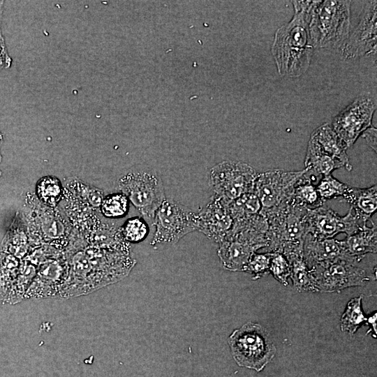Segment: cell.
<instances>
[{"mask_svg": "<svg viewBox=\"0 0 377 377\" xmlns=\"http://www.w3.org/2000/svg\"><path fill=\"white\" fill-rule=\"evenodd\" d=\"M316 2L294 1L293 20L276 33L272 53L281 75L300 76L309 67L313 50L309 23Z\"/></svg>", "mask_w": 377, "mask_h": 377, "instance_id": "1", "label": "cell"}, {"mask_svg": "<svg viewBox=\"0 0 377 377\" xmlns=\"http://www.w3.org/2000/svg\"><path fill=\"white\" fill-rule=\"evenodd\" d=\"M308 209L295 203L290 198L265 216L268 226L266 252L279 253L287 259L303 256Z\"/></svg>", "mask_w": 377, "mask_h": 377, "instance_id": "2", "label": "cell"}, {"mask_svg": "<svg viewBox=\"0 0 377 377\" xmlns=\"http://www.w3.org/2000/svg\"><path fill=\"white\" fill-rule=\"evenodd\" d=\"M350 3V1H317L309 23L313 46L334 47L347 38Z\"/></svg>", "mask_w": 377, "mask_h": 377, "instance_id": "3", "label": "cell"}, {"mask_svg": "<svg viewBox=\"0 0 377 377\" xmlns=\"http://www.w3.org/2000/svg\"><path fill=\"white\" fill-rule=\"evenodd\" d=\"M231 353L240 367L263 370L273 359L276 347L267 332L258 323L249 322L228 338Z\"/></svg>", "mask_w": 377, "mask_h": 377, "instance_id": "4", "label": "cell"}, {"mask_svg": "<svg viewBox=\"0 0 377 377\" xmlns=\"http://www.w3.org/2000/svg\"><path fill=\"white\" fill-rule=\"evenodd\" d=\"M267 222L262 219L245 226L219 243L218 256L223 267L244 272L252 255L267 246Z\"/></svg>", "mask_w": 377, "mask_h": 377, "instance_id": "5", "label": "cell"}, {"mask_svg": "<svg viewBox=\"0 0 377 377\" xmlns=\"http://www.w3.org/2000/svg\"><path fill=\"white\" fill-rule=\"evenodd\" d=\"M118 186L145 219H152L166 198L161 177L154 170H131L119 180Z\"/></svg>", "mask_w": 377, "mask_h": 377, "instance_id": "6", "label": "cell"}, {"mask_svg": "<svg viewBox=\"0 0 377 377\" xmlns=\"http://www.w3.org/2000/svg\"><path fill=\"white\" fill-rule=\"evenodd\" d=\"M360 261L355 258H339L313 265L309 272L317 291L333 293L364 285L371 276L358 265Z\"/></svg>", "mask_w": 377, "mask_h": 377, "instance_id": "7", "label": "cell"}, {"mask_svg": "<svg viewBox=\"0 0 377 377\" xmlns=\"http://www.w3.org/2000/svg\"><path fill=\"white\" fill-rule=\"evenodd\" d=\"M257 175L247 163L223 161L211 168L208 182L214 195L228 205L253 191Z\"/></svg>", "mask_w": 377, "mask_h": 377, "instance_id": "8", "label": "cell"}, {"mask_svg": "<svg viewBox=\"0 0 377 377\" xmlns=\"http://www.w3.org/2000/svg\"><path fill=\"white\" fill-rule=\"evenodd\" d=\"M151 245L175 244L186 235L198 230V214L172 199L165 198L156 210Z\"/></svg>", "mask_w": 377, "mask_h": 377, "instance_id": "9", "label": "cell"}, {"mask_svg": "<svg viewBox=\"0 0 377 377\" xmlns=\"http://www.w3.org/2000/svg\"><path fill=\"white\" fill-rule=\"evenodd\" d=\"M305 171L273 169L257 175L253 190L260 202L263 216L290 200L296 183Z\"/></svg>", "mask_w": 377, "mask_h": 377, "instance_id": "10", "label": "cell"}, {"mask_svg": "<svg viewBox=\"0 0 377 377\" xmlns=\"http://www.w3.org/2000/svg\"><path fill=\"white\" fill-rule=\"evenodd\" d=\"M305 222L306 234L319 239L334 238L340 232L350 235L367 223L351 207L347 214L341 216L334 210L324 205L309 209Z\"/></svg>", "mask_w": 377, "mask_h": 377, "instance_id": "11", "label": "cell"}, {"mask_svg": "<svg viewBox=\"0 0 377 377\" xmlns=\"http://www.w3.org/2000/svg\"><path fill=\"white\" fill-rule=\"evenodd\" d=\"M374 110L371 98L360 97L334 117L331 126L346 149L371 126Z\"/></svg>", "mask_w": 377, "mask_h": 377, "instance_id": "12", "label": "cell"}, {"mask_svg": "<svg viewBox=\"0 0 377 377\" xmlns=\"http://www.w3.org/2000/svg\"><path fill=\"white\" fill-rule=\"evenodd\" d=\"M376 1L366 5L359 24L341 47L342 57L354 59L376 51Z\"/></svg>", "mask_w": 377, "mask_h": 377, "instance_id": "13", "label": "cell"}, {"mask_svg": "<svg viewBox=\"0 0 377 377\" xmlns=\"http://www.w3.org/2000/svg\"><path fill=\"white\" fill-rule=\"evenodd\" d=\"M233 226L234 220L228 205L214 195L198 214L197 230L217 243H220L230 235Z\"/></svg>", "mask_w": 377, "mask_h": 377, "instance_id": "14", "label": "cell"}, {"mask_svg": "<svg viewBox=\"0 0 377 377\" xmlns=\"http://www.w3.org/2000/svg\"><path fill=\"white\" fill-rule=\"evenodd\" d=\"M65 268L58 261H50L39 269L28 288L25 298H44L59 295L60 289L67 277Z\"/></svg>", "mask_w": 377, "mask_h": 377, "instance_id": "15", "label": "cell"}, {"mask_svg": "<svg viewBox=\"0 0 377 377\" xmlns=\"http://www.w3.org/2000/svg\"><path fill=\"white\" fill-rule=\"evenodd\" d=\"M339 258H353L346 253L343 241L334 238L319 239L306 234L303 244V258L309 269L317 263Z\"/></svg>", "mask_w": 377, "mask_h": 377, "instance_id": "16", "label": "cell"}, {"mask_svg": "<svg viewBox=\"0 0 377 377\" xmlns=\"http://www.w3.org/2000/svg\"><path fill=\"white\" fill-rule=\"evenodd\" d=\"M341 202L350 204V207L364 221L371 219L377 208L376 184L367 188H357L348 185Z\"/></svg>", "mask_w": 377, "mask_h": 377, "instance_id": "17", "label": "cell"}, {"mask_svg": "<svg viewBox=\"0 0 377 377\" xmlns=\"http://www.w3.org/2000/svg\"><path fill=\"white\" fill-rule=\"evenodd\" d=\"M370 221L371 226L366 223L356 232L343 240L348 256L362 260L367 254L376 253L377 228L374 221L371 219Z\"/></svg>", "mask_w": 377, "mask_h": 377, "instance_id": "18", "label": "cell"}, {"mask_svg": "<svg viewBox=\"0 0 377 377\" xmlns=\"http://www.w3.org/2000/svg\"><path fill=\"white\" fill-rule=\"evenodd\" d=\"M304 165L309 173L318 177L330 175L336 169L345 168L341 161L325 152L311 137L307 146Z\"/></svg>", "mask_w": 377, "mask_h": 377, "instance_id": "19", "label": "cell"}, {"mask_svg": "<svg viewBox=\"0 0 377 377\" xmlns=\"http://www.w3.org/2000/svg\"><path fill=\"white\" fill-rule=\"evenodd\" d=\"M311 137L318 143L325 152L341 161L345 169L352 170L353 166L346 152V149L329 124H323L317 128Z\"/></svg>", "mask_w": 377, "mask_h": 377, "instance_id": "20", "label": "cell"}, {"mask_svg": "<svg viewBox=\"0 0 377 377\" xmlns=\"http://www.w3.org/2000/svg\"><path fill=\"white\" fill-rule=\"evenodd\" d=\"M228 205L234 220L233 228L240 226L262 215V206L253 190L242 195Z\"/></svg>", "mask_w": 377, "mask_h": 377, "instance_id": "21", "label": "cell"}, {"mask_svg": "<svg viewBox=\"0 0 377 377\" xmlns=\"http://www.w3.org/2000/svg\"><path fill=\"white\" fill-rule=\"evenodd\" d=\"M305 170L294 187L291 199L297 205L312 209L323 206L326 201L320 197L316 186Z\"/></svg>", "mask_w": 377, "mask_h": 377, "instance_id": "22", "label": "cell"}, {"mask_svg": "<svg viewBox=\"0 0 377 377\" xmlns=\"http://www.w3.org/2000/svg\"><path fill=\"white\" fill-rule=\"evenodd\" d=\"M17 258L0 251V300L6 302L18 274Z\"/></svg>", "mask_w": 377, "mask_h": 377, "instance_id": "23", "label": "cell"}, {"mask_svg": "<svg viewBox=\"0 0 377 377\" xmlns=\"http://www.w3.org/2000/svg\"><path fill=\"white\" fill-rule=\"evenodd\" d=\"M287 260L290 265V277L293 286L300 292H317L303 256H295Z\"/></svg>", "mask_w": 377, "mask_h": 377, "instance_id": "24", "label": "cell"}, {"mask_svg": "<svg viewBox=\"0 0 377 377\" xmlns=\"http://www.w3.org/2000/svg\"><path fill=\"white\" fill-rule=\"evenodd\" d=\"M36 274L34 267L28 261L20 263L19 272L6 302L15 304L25 298V294Z\"/></svg>", "mask_w": 377, "mask_h": 377, "instance_id": "25", "label": "cell"}, {"mask_svg": "<svg viewBox=\"0 0 377 377\" xmlns=\"http://www.w3.org/2000/svg\"><path fill=\"white\" fill-rule=\"evenodd\" d=\"M362 296L351 299L341 318V330L353 335L367 318L362 309Z\"/></svg>", "mask_w": 377, "mask_h": 377, "instance_id": "26", "label": "cell"}, {"mask_svg": "<svg viewBox=\"0 0 377 377\" xmlns=\"http://www.w3.org/2000/svg\"><path fill=\"white\" fill-rule=\"evenodd\" d=\"M36 194L40 200L50 207L59 201L62 194L60 181L54 176L40 178L36 184Z\"/></svg>", "mask_w": 377, "mask_h": 377, "instance_id": "27", "label": "cell"}, {"mask_svg": "<svg viewBox=\"0 0 377 377\" xmlns=\"http://www.w3.org/2000/svg\"><path fill=\"white\" fill-rule=\"evenodd\" d=\"M102 214L107 218L118 219L128 211L129 200L122 193H112L104 197L100 205Z\"/></svg>", "mask_w": 377, "mask_h": 377, "instance_id": "28", "label": "cell"}, {"mask_svg": "<svg viewBox=\"0 0 377 377\" xmlns=\"http://www.w3.org/2000/svg\"><path fill=\"white\" fill-rule=\"evenodd\" d=\"M149 228L145 221L141 217L128 219L120 230L121 237L127 242L137 243L145 239Z\"/></svg>", "mask_w": 377, "mask_h": 377, "instance_id": "29", "label": "cell"}, {"mask_svg": "<svg viewBox=\"0 0 377 377\" xmlns=\"http://www.w3.org/2000/svg\"><path fill=\"white\" fill-rule=\"evenodd\" d=\"M347 186L348 184L339 181L330 174L321 177L316 189L320 197L326 201L342 197Z\"/></svg>", "mask_w": 377, "mask_h": 377, "instance_id": "30", "label": "cell"}, {"mask_svg": "<svg viewBox=\"0 0 377 377\" xmlns=\"http://www.w3.org/2000/svg\"><path fill=\"white\" fill-rule=\"evenodd\" d=\"M272 253H254L251 257L244 272L252 275L253 280L258 279L269 272Z\"/></svg>", "mask_w": 377, "mask_h": 377, "instance_id": "31", "label": "cell"}, {"mask_svg": "<svg viewBox=\"0 0 377 377\" xmlns=\"http://www.w3.org/2000/svg\"><path fill=\"white\" fill-rule=\"evenodd\" d=\"M269 272L284 286H287L290 276V265L287 258L281 253H272Z\"/></svg>", "mask_w": 377, "mask_h": 377, "instance_id": "32", "label": "cell"}, {"mask_svg": "<svg viewBox=\"0 0 377 377\" xmlns=\"http://www.w3.org/2000/svg\"><path fill=\"white\" fill-rule=\"evenodd\" d=\"M3 5L4 1H0V72L10 68L12 64V58L8 54L1 29Z\"/></svg>", "mask_w": 377, "mask_h": 377, "instance_id": "33", "label": "cell"}, {"mask_svg": "<svg viewBox=\"0 0 377 377\" xmlns=\"http://www.w3.org/2000/svg\"><path fill=\"white\" fill-rule=\"evenodd\" d=\"M362 136L365 138L368 145L376 151V128L369 127L363 132Z\"/></svg>", "mask_w": 377, "mask_h": 377, "instance_id": "34", "label": "cell"}, {"mask_svg": "<svg viewBox=\"0 0 377 377\" xmlns=\"http://www.w3.org/2000/svg\"><path fill=\"white\" fill-rule=\"evenodd\" d=\"M2 144H3V135L0 132V163H1V159H2V156H1V148ZM1 175V169H0V176Z\"/></svg>", "mask_w": 377, "mask_h": 377, "instance_id": "35", "label": "cell"}]
</instances>
